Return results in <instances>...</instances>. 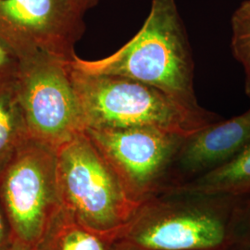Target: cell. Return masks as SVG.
<instances>
[{
    "mask_svg": "<svg viewBox=\"0 0 250 250\" xmlns=\"http://www.w3.org/2000/svg\"><path fill=\"white\" fill-rule=\"evenodd\" d=\"M99 1L100 0H69L72 6L83 14H85V12L98 6Z\"/></svg>",
    "mask_w": 250,
    "mask_h": 250,
    "instance_id": "16",
    "label": "cell"
},
{
    "mask_svg": "<svg viewBox=\"0 0 250 250\" xmlns=\"http://www.w3.org/2000/svg\"><path fill=\"white\" fill-rule=\"evenodd\" d=\"M83 15L69 0H0V42L19 62L41 56L70 62L84 34Z\"/></svg>",
    "mask_w": 250,
    "mask_h": 250,
    "instance_id": "6",
    "label": "cell"
},
{
    "mask_svg": "<svg viewBox=\"0 0 250 250\" xmlns=\"http://www.w3.org/2000/svg\"><path fill=\"white\" fill-rule=\"evenodd\" d=\"M188 190L206 195L250 194V143L232 160L201 174Z\"/></svg>",
    "mask_w": 250,
    "mask_h": 250,
    "instance_id": "11",
    "label": "cell"
},
{
    "mask_svg": "<svg viewBox=\"0 0 250 250\" xmlns=\"http://www.w3.org/2000/svg\"><path fill=\"white\" fill-rule=\"evenodd\" d=\"M14 83L31 138L57 150L85 131L70 62L47 56L21 62Z\"/></svg>",
    "mask_w": 250,
    "mask_h": 250,
    "instance_id": "5",
    "label": "cell"
},
{
    "mask_svg": "<svg viewBox=\"0 0 250 250\" xmlns=\"http://www.w3.org/2000/svg\"><path fill=\"white\" fill-rule=\"evenodd\" d=\"M70 64L91 74L142 82L161 90L198 116L219 120L197 102L194 61L176 0H152L143 26L116 52L95 61L76 56Z\"/></svg>",
    "mask_w": 250,
    "mask_h": 250,
    "instance_id": "1",
    "label": "cell"
},
{
    "mask_svg": "<svg viewBox=\"0 0 250 250\" xmlns=\"http://www.w3.org/2000/svg\"><path fill=\"white\" fill-rule=\"evenodd\" d=\"M14 241L9 221L0 201V248Z\"/></svg>",
    "mask_w": 250,
    "mask_h": 250,
    "instance_id": "15",
    "label": "cell"
},
{
    "mask_svg": "<svg viewBox=\"0 0 250 250\" xmlns=\"http://www.w3.org/2000/svg\"><path fill=\"white\" fill-rule=\"evenodd\" d=\"M18 59L0 42V83L15 79L19 70Z\"/></svg>",
    "mask_w": 250,
    "mask_h": 250,
    "instance_id": "14",
    "label": "cell"
},
{
    "mask_svg": "<svg viewBox=\"0 0 250 250\" xmlns=\"http://www.w3.org/2000/svg\"><path fill=\"white\" fill-rule=\"evenodd\" d=\"M227 237L226 224L218 216L187 212L146 225L134 241L148 250H204L223 246Z\"/></svg>",
    "mask_w": 250,
    "mask_h": 250,
    "instance_id": "9",
    "label": "cell"
},
{
    "mask_svg": "<svg viewBox=\"0 0 250 250\" xmlns=\"http://www.w3.org/2000/svg\"><path fill=\"white\" fill-rule=\"evenodd\" d=\"M231 49L245 72V91L250 99V0L235 9L231 18Z\"/></svg>",
    "mask_w": 250,
    "mask_h": 250,
    "instance_id": "13",
    "label": "cell"
},
{
    "mask_svg": "<svg viewBox=\"0 0 250 250\" xmlns=\"http://www.w3.org/2000/svg\"><path fill=\"white\" fill-rule=\"evenodd\" d=\"M0 201L13 240L35 249L61 206L57 150L29 136L0 175Z\"/></svg>",
    "mask_w": 250,
    "mask_h": 250,
    "instance_id": "4",
    "label": "cell"
},
{
    "mask_svg": "<svg viewBox=\"0 0 250 250\" xmlns=\"http://www.w3.org/2000/svg\"><path fill=\"white\" fill-rule=\"evenodd\" d=\"M14 80L0 83V175L29 137Z\"/></svg>",
    "mask_w": 250,
    "mask_h": 250,
    "instance_id": "12",
    "label": "cell"
},
{
    "mask_svg": "<svg viewBox=\"0 0 250 250\" xmlns=\"http://www.w3.org/2000/svg\"><path fill=\"white\" fill-rule=\"evenodd\" d=\"M70 74L85 130L154 127L189 136L218 122L198 116L161 90L139 81L91 74L71 64Z\"/></svg>",
    "mask_w": 250,
    "mask_h": 250,
    "instance_id": "2",
    "label": "cell"
},
{
    "mask_svg": "<svg viewBox=\"0 0 250 250\" xmlns=\"http://www.w3.org/2000/svg\"><path fill=\"white\" fill-rule=\"evenodd\" d=\"M250 143V108L215 122L186 138L175 161L186 173L203 174L232 160Z\"/></svg>",
    "mask_w": 250,
    "mask_h": 250,
    "instance_id": "8",
    "label": "cell"
},
{
    "mask_svg": "<svg viewBox=\"0 0 250 250\" xmlns=\"http://www.w3.org/2000/svg\"><path fill=\"white\" fill-rule=\"evenodd\" d=\"M127 192L155 186L175 161L188 136L154 127L86 129Z\"/></svg>",
    "mask_w": 250,
    "mask_h": 250,
    "instance_id": "7",
    "label": "cell"
},
{
    "mask_svg": "<svg viewBox=\"0 0 250 250\" xmlns=\"http://www.w3.org/2000/svg\"><path fill=\"white\" fill-rule=\"evenodd\" d=\"M61 205L83 226L113 234L132 206L128 192L85 132L57 149Z\"/></svg>",
    "mask_w": 250,
    "mask_h": 250,
    "instance_id": "3",
    "label": "cell"
},
{
    "mask_svg": "<svg viewBox=\"0 0 250 250\" xmlns=\"http://www.w3.org/2000/svg\"><path fill=\"white\" fill-rule=\"evenodd\" d=\"M0 250H36L34 248H30L25 245L20 244L18 242L12 241L8 245L0 248Z\"/></svg>",
    "mask_w": 250,
    "mask_h": 250,
    "instance_id": "17",
    "label": "cell"
},
{
    "mask_svg": "<svg viewBox=\"0 0 250 250\" xmlns=\"http://www.w3.org/2000/svg\"><path fill=\"white\" fill-rule=\"evenodd\" d=\"M109 235L83 226L61 205L49 220L35 250H107L106 241Z\"/></svg>",
    "mask_w": 250,
    "mask_h": 250,
    "instance_id": "10",
    "label": "cell"
}]
</instances>
